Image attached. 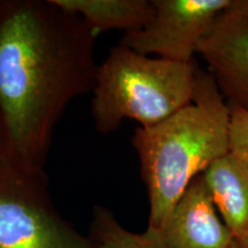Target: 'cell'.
Wrapping results in <instances>:
<instances>
[{"mask_svg": "<svg viewBox=\"0 0 248 248\" xmlns=\"http://www.w3.org/2000/svg\"><path fill=\"white\" fill-rule=\"evenodd\" d=\"M95 37L54 0H0V159L44 171L58 121L94 89Z\"/></svg>", "mask_w": 248, "mask_h": 248, "instance_id": "6da1fadb", "label": "cell"}, {"mask_svg": "<svg viewBox=\"0 0 248 248\" xmlns=\"http://www.w3.org/2000/svg\"><path fill=\"white\" fill-rule=\"evenodd\" d=\"M231 108L209 71L197 68L191 104L148 128L132 146L146 185L147 229L160 232L192 181L230 152Z\"/></svg>", "mask_w": 248, "mask_h": 248, "instance_id": "7a4b0ae2", "label": "cell"}, {"mask_svg": "<svg viewBox=\"0 0 248 248\" xmlns=\"http://www.w3.org/2000/svg\"><path fill=\"white\" fill-rule=\"evenodd\" d=\"M195 61L148 57L119 44L99 66L93 89L92 115L100 133H110L124 120L141 128L155 125L191 104Z\"/></svg>", "mask_w": 248, "mask_h": 248, "instance_id": "3957f363", "label": "cell"}, {"mask_svg": "<svg viewBox=\"0 0 248 248\" xmlns=\"http://www.w3.org/2000/svg\"><path fill=\"white\" fill-rule=\"evenodd\" d=\"M0 248H92L55 209L44 171L0 159Z\"/></svg>", "mask_w": 248, "mask_h": 248, "instance_id": "277c9868", "label": "cell"}, {"mask_svg": "<svg viewBox=\"0 0 248 248\" xmlns=\"http://www.w3.org/2000/svg\"><path fill=\"white\" fill-rule=\"evenodd\" d=\"M154 12L140 30L124 33L120 44L144 55L194 61L201 40L233 0H152Z\"/></svg>", "mask_w": 248, "mask_h": 248, "instance_id": "5b68a950", "label": "cell"}, {"mask_svg": "<svg viewBox=\"0 0 248 248\" xmlns=\"http://www.w3.org/2000/svg\"><path fill=\"white\" fill-rule=\"evenodd\" d=\"M230 8L201 40L198 54L229 106L248 113V16Z\"/></svg>", "mask_w": 248, "mask_h": 248, "instance_id": "8992f818", "label": "cell"}, {"mask_svg": "<svg viewBox=\"0 0 248 248\" xmlns=\"http://www.w3.org/2000/svg\"><path fill=\"white\" fill-rule=\"evenodd\" d=\"M167 248H234L235 238L217 212L203 173L195 177L160 231Z\"/></svg>", "mask_w": 248, "mask_h": 248, "instance_id": "52a82bcc", "label": "cell"}, {"mask_svg": "<svg viewBox=\"0 0 248 248\" xmlns=\"http://www.w3.org/2000/svg\"><path fill=\"white\" fill-rule=\"evenodd\" d=\"M219 216L235 239L248 235V162L228 152L203 172Z\"/></svg>", "mask_w": 248, "mask_h": 248, "instance_id": "ba28073f", "label": "cell"}, {"mask_svg": "<svg viewBox=\"0 0 248 248\" xmlns=\"http://www.w3.org/2000/svg\"><path fill=\"white\" fill-rule=\"evenodd\" d=\"M83 18L95 36L109 30H140L153 15L152 0H54Z\"/></svg>", "mask_w": 248, "mask_h": 248, "instance_id": "9c48e42d", "label": "cell"}, {"mask_svg": "<svg viewBox=\"0 0 248 248\" xmlns=\"http://www.w3.org/2000/svg\"><path fill=\"white\" fill-rule=\"evenodd\" d=\"M89 239L92 248H167L160 232L146 229L136 233L126 230L110 210L101 206L93 209Z\"/></svg>", "mask_w": 248, "mask_h": 248, "instance_id": "30bf717a", "label": "cell"}, {"mask_svg": "<svg viewBox=\"0 0 248 248\" xmlns=\"http://www.w3.org/2000/svg\"><path fill=\"white\" fill-rule=\"evenodd\" d=\"M231 108L230 151L240 155L248 162V113Z\"/></svg>", "mask_w": 248, "mask_h": 248, "instance_id": "8fae6325", "label": "cell"}, {"mask_svg": "<svg viewBox=\"0 0 248 248\" xmlns=\"http://www.w3.org/2000/svg\"><path fill=\"white\" fill-rule=\"evenodd\" d=\"M231 11L248 16V0H233L231 6Z\"/></svg>", "mask_w": 248, "mask_h": 248, "instance_id": "7c38bea8", "label": "cell"}, {"mask_svg": "<svg viewBox=\"0 0 248 248\" xmlns=\"http://www.w3.org/2000/svg\"><path fill=\"white\" fill-rule=\"evenodd\" d=\"M234 248H248V235L241 239H235Z\"/></svg>", "mask_w": 248, "mask_h": 248, "instance_id": "4fadbf2b", "label": "cell"}]
</instances>
